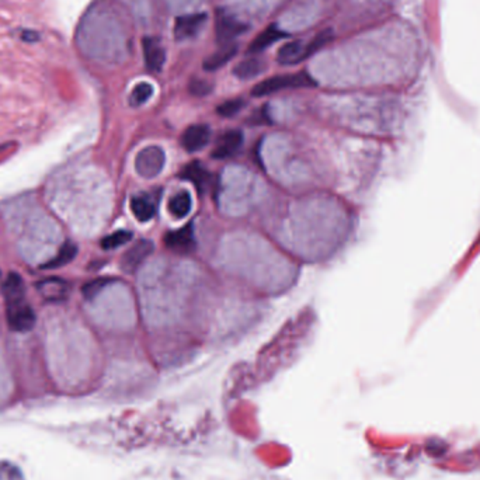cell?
Segmentation results:
<instances>
[{"label": "cell", "mask_w": 480, "mask_h": 480, "mask_svg": "<svg viewBox=\"0 0 480 480\" xmlns=\"http://www.w3.org/2000/svg\"><path fill=\"white\" fill-rule=\"evenodd\" d=\"M316 85H317L316 80L308 72L301 71L296 73L278 75V76L264 79L251 89V94L254 97H264V96L276 94L278 91L288 90V89L314 87Z\"/></svg>", "instance_id": "1"}, {"label": "cell", "mask_w": 480, "mask_h": 480, "mask_svg": "<svg viewBox=\"0 0 480 480\" xmlns=\"http://www.w3.org/2000/svg\"><path fill=\"white\" fill-rule=\"evenodd\" d=\"M165 165L166 153L162 148L156 145L141 149L135 157V170L142 179L146 180L157 177L163 172Z\"/></svg>", "instance_id": "2"}, {"label": "cell", "mask_w": 480, "mask_h": 480, "mask_svg": "<svg viewBox=\"0 0 480 480\" xmlns=\"http://www.w3.org/2000/svg\"><path fill=\"white\" fill-rule=\"evenodd\" d=\"M8 325L13 332L27 333L35 326V312L27 303L26 296L6 301Z\"/></svg>", "instance_id": "3"}, {"label": "cell", "mask_w": 480, "mask_h": 480, "mask_svg": "<svg viewBox=\"0 0 480 480\" xmlns=\"http://www.w3.org/2000/svg\"><path fill=\"white\" fill-rule=\"evenodd\" d=\"M249 30V26L233 15L218 10L215 17V38L221 45L232 44L239 35L245 34Z\"/></svg>", "instance_id": "4"}, {"label": "cell", "mask_w": 480, "mask_h": 480, "mask_svg": "<svg viewBox=\"0 0 480 480\" xmlns=\"http://www.w3.org/2000/svg\"><path fill=\"white\" fill-rule=\"evenodd\" d=\"M154 245L148 239H141L135 242L121 257L120 267L125 274L136 273L141 265L148 260V257L153 253Z\"/></svg>", "instance_id": "5"}, {"label": "cell", "mask_w": 480, "mask_h": 480, "mask_svg": "<svg viewBox=\"0 0 480 480\" xmlns=\"http://www.w3.org/2000/svg\"><path fill=\"white\" fill-rule=\"evenodd\" d=\"M142 49H143V60L148 71L153 73L162 72L165 62H166V51L157 38L154 37H145L142 39Z\"/></svg>", "instance_id": "6"}, {"label": "cell", "mask_w": 480, "mask_h": 480, "mask_svg": "<svg viewBox=\"0 0 480 480\" xmlns=\"http://www.w3.org/2000/svg\"><path fill=\"white\" fill-rule=\"evenodd\" d=\"M208 16L205 13H191L179 16L175 21L173 35L176 41H186L194 38L202 26L205 24Z\"/></svg>", "instance_id": "7"}, {"label": "cell", "mask_w": 480, "mask_h": 480, "mask_svg": "<svg viewBox=\"0 0 480 480\" xmlns=\"http://www.w3.org/2000/svg\"><path fill=\"white\" fill-rule=\"evenodd\" d=\"M165 243L170 250H173L176 253H180V254L191 253L197 246L193 225L188 224V225L180 228L179 231H172V232L166 233Z\"/></svg>", "instance_id": "8"}, {"label": "cell", "mask_w": 480, "mask_h": 480, "mask_svg": "<svg viewBox=\"0 0 480 480\" xmlns=\"http://www.w3.org/2000/svg\"><path fill=\"white\" fill-rule=\"evenodd\" d=\"M288 37V33L278 28V26H270L265 30H263L249 45L247 48V55H258V53L264 52L265 49H269L273 44L277 41Z\"/></svg>", "instance_id": "9"}, {"label": "cell", "mask_w": 480, "mask_h": 480, "mask_svg": "<svg viewBox=\"0 0 480 480\" xmlns=\"http://www.w3.org/2000/svg\"><path fill=\"white\" fill-rule=\"evenodd\" d=\"M211 139V130L205 124H195L188 127L183 136H181V145L184 149L190 153L199 152L204 149Z\"/></svg>", "instance_id": "10"}, {"label": "cell", "mask_w": 480, "mask_h": 480, "mask_svg": "<svg viewBox=\"0 0 480 480\" xmlns=\"http://www.w3.org/2000/svg\"><path fill=\"white\" fill-rule=\"evenodd\" d=\"M37 290L45 301L60 302L65 301L69 294V284L61 278L51 277L37 283Z\"/></svg>", "instance_id": "11"}, {"label": "cell", "mask_w": 480, "mask_h": 480, "mask_svg": "<svg viewBox=\"0 0 480 480\" xmlns=\"http://www.w3.org/2000/svg\"><path fill=\"white\" fill-rule=\"evenodd\" d=\"M236 53H238V45L235 42L221 45L220 49H217L215 52H212L211 55L204 61V64H202L204 71L215 72V71L222 69L226 64H229L236 57Z\"/></svg>", "instance_id": "12"}, {"label": "cell", "mask_w": 480, "mask_h": 480, "mask_svg": "<svg viewBox=\"0 0 480 480\" xmlns=\"http://www.w3.org/2000/svg\"><path fill=\"white\" fill-rule=\"evenodd\" d=\"M242 145H243V134L238 130L228 131L220 138L215 149H213L212 156L217 159H228L233 156L240 149Z\"/></svg>", "instance_id": "13"}, {"label": "cell", "mask_w": 480, "mask_h": 480, "mask_svg": "<svg viewBox=\"0 0 480 480\" xmlns=\"http://www.w3.org/2000/svg\"><path fill=\"white\" fill-rule=\"evenodd\" d=\"M265 69H267L265 61H263L258 57L250 55L249 58L240 61L233 68V75L240 80H250L260 76Z\"/></svg>", "instance_id": "14"}, {"label": "cell", "mask_w": 480, "mask_h": 480, "mask_svg": "<svg viewBox=\"0 0 480 480\" xmlns=\"http://www.w3.org/2000/svg\"><path fill=\"white\" fill-rule=\"evenodd\" d=\"M305 53V45L302 41H291L284 44L277 53V60L281 65H298L302 64Z\"/></svg>", "instance_id": "15"}, {"label": "cell", "mask_w": 480, "mask_h": 480, "mask_svg": "<svg viewBox=\"0 0 480 480\" xmlns=\"http://www.w3.org/2000/svg\"><path fill=\"white\" fill-rule=\"evenodd\" d=\"M78 254V246L72 242H65L58 254L55 257H52L51 260H48L46 263H44L41 265V269L44 270H57L61 269V267H65L66 264H69Z\"/></svg>", "instance_id": "16"}, {"label": "cell", "mask_w": 480, "mask_h": 480, "mask_svg": "<svg viewBox=\"0 0 480 480\" xmlns=\"http://www.w3.org/2000/svg\"><path fill=\"white\" fill-rule=\"evenodd\" d=\"M131 211L139 222H149L156 213V205L148 195H136L131 199Z\"/></svg>", "instance_id": "17"}, {"label": "cell", "mask_w": 480, "mask_h": 480, "mask_svg": "<svg viewBox=\"0 0 480 480\" xmlns=\"http://www.w3.org/2000/svg\"><path fill=\"white\" fill-rule=\"evenodd\" d=\"M169 212L177 220L186 218L191 208H193V199L190 193L187 191H179L169 199Z\"/></svg>", "instance_id": "18"}, {"label": "cell", "mask_w": 480, "mask_h": 480, "mask_svg": "<svg viewBox=\"0 0 480 480\" xmlns=\"http://www.w3.org/2000/svg\"><path fill=\"white\" fill-rule=\"evenodd\" d=\"M183 177L197 186L199 190L209 184V173L199 162H191L183 170Z\"/></svg>", "instance_id": "19"}, {"label": "cell", "mask_w": 480, "mask_h": 480, "mask_svg": "<svg viewBox=\"0 0 480 480\" xmlns=\"http://www.w3.org/2000/svg\"><path fill=\"white\" fill-rule=\"evenodd\" d=\"M3 295L6 301L23 298L26 295V288L23 278L17 273H10L3 284Z\"/></svg>", "instance_id": "20"}, {"label": "cell", "mask_w": 480, "mask_h": 480, "mask_svg": "<svg viewBox=\"0 0 480 480\" xmlns=\"http://www.w3.org/2000/svg\"><path fill=\"white\" fill-rule=\"evenodd\" d=\"M131 240H132V232L125 231V229H120V231H117L109 236H105L101 240V247L104 250H114V249H118V247L127 245Z\"/></svg>", "instance_id": "21"}, {"label": "cell", "mask_w": 480, "mask_h": 480, "mask_svg": "<svg viewBox=\"0 0 480 480\" xmlns=\"http://www.w3.org/2000/svg\"><path fill=\"white\" fill-rule=\"evenodd\" d=\"M152 96H153V86L148 82H141L132 89V91L130 94V104L132 107H141Z\"/></svg>", "instance_id": "22"}, {"label": "cell", "mask_w": 480, "mask_h": 480, "mask_svg": "<svg viewBox=\"0 0 480 480\" xmlns=\"http://www.w3.org/2000/svg\"><path fill=\"white\" fill-rule=\"evenodd\" d=\"M113 281L114 280L109 278V277H100V278H94V280L86 283L82 288V294H83L85 299L93 301L103 290H105Z\"/></svg>", "instance_id": "23"}, {"label": "cell", "mask_w": 480, "mask_h": 480, "mask_svg": "<svg viewBox=\"0 0 480 480\" xmlns=\"http://www.w3.org/2000/svg\"><path fill=\"white\" fill-rule=\"evenodd\" d=\"M245 107V101L242 98H233V100H226L224 101L221 105H218L217 113L221 117L225 118H231L233 116H236L242 109Z\"/></svg>", "instance_id": "24"}, {"label": "cell", "mask_w": 480, "mask_h": 480, "mask_svg": "<svg viewBox=\"0 0 480 480\" xmlns=\"http://www.w3.org/2000/svg\"><path fill=\"white\" fill-rule=\"evenodd\" d=\"M212 89H213V86L211 82H208L205 79H199V78L191 79V82L188 85V91L195 97L208 96L212 91Z\"/></svg>", "instance_id": "25"}, {"label": "cell", "mask_w": 480, "mask_h": 480, "mask_svg": "<svg viewBox=\"0 0 480 480\" xmlns=\"http://www.w3.org/2000/svg\"><path fill=\"white\" fill-rule=\"evenodd\" d=\"M21 38L26 41V42H35L39 39V35L37 31H31V30H24L23 34H21Z\"/></svg>", "instance_id": "26"}]
</instances>
